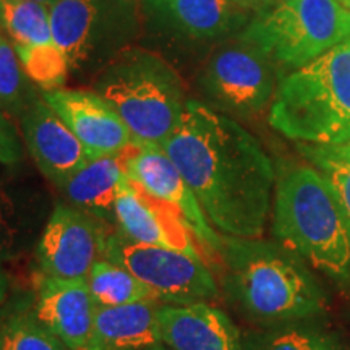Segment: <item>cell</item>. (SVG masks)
Instances as JSON below:
<instances>
[{
	"label": "cell",
	"instance_id": "6da1fadb",
	"mask_svg": "<svg viewBox=\"0 0 350 350\" xmlns=\"http://www.w3.org/2000/svg\"><path fill=\"white\" fill-rule=\"evenodd\" d=\"M163 148L219 234L262 237L275 170L250 131L208 104L188 99L177 129Z\"/></svg>",
	"mask_w": 350,
	"mask_h": 350
},
{
	"label": "cell",
	"instance_id": "7a4b0ae2",
	"mask_svg": "<svg viewBox=\"0 0 350 350\" xmlns=\"http://www.w3.org/2000/svg\"><path fill=\"white\" fill-rule=\"evenodd\" d=\"M216 258L227 300L261 327L326 313V292L310 265L278 240L221 234Z\"/></svg>",
	"mask_w": 350,
	"mask_h": 350
},
{
	"label": "cell",
	"instance_id": "3957f363",
	"mask_svg": "<svg viewBox=\"0 0 350 350\" xmlns=\"http://www.w3.org/2000/svg\"><path fill=\"white\" fill-rule=\"evenodd\" d=\"M274 239L332 279L350 274V227L334 188L318 169L291 164L274 187Z\"/></svg>",
	"mask_w": 350,
	"mask_h": 350
},
{
	"label": "cell",
	"instance_id": "277c9868",
	"mask_svg": "<svg viewBox=\"0 0 350 350\" xmlns=\"http://www.w3.org/2000/svg\"><path fill=\"white\" fill-rule=\"evenodd\" d=\"M93 91L116 109L138 146H164L188 103L177 70L137 46L126 47L96 73Z\"/></svg>",
	"mask_w": 350,
	"mask_h": 350
},
{
	"label": "cell",
	"instance_id": "5b68a950",
	"mask_svg": "<svg viewBox=\"0 0 350 350\" xmlns=\"http://www.w3.org/2000/svg\"><path fill=\"white\" fill-rule=\"evenodd\" d=\"M269 124L284 137L312 146L350 138V39L282 77Z\"/></svg>",
	"mask_w": 350,
	"mask_h": 350
},
{
	"label": "cell",
	"instance_id": "8992f818",
	"mask_svg": "<svg viewBox=\"0 0 350 350\" xmlns=\"http://www.w3.org/2000/svg\"><path fill=\"white\" fill-rule=\"evenodd\" d=\"M275 65L297 70L350 39V10L339 0H279L239 34Z\"/></svg>",
	"mask_w": 350,
	"mask_h": 350
},
{
	"label": "cell",
	"instance_id": "52a82bcc",
	"mask_svg": "<svg viewBox=\"0 0 350 350\" xmlns=\"http://www.w3.org/2000/svg\"><path fill=\"white\" fill-rule=\"evenodd\" d=\"M54 39L70 73H98L139 33L138 0H57L49 7Z\"/></svg>",
	"mask_w": 350,
	"mask_h": 350
},
{
	"label": "cell",
	"instance_id": "ba28073f",
	"mask_svg": "<svg viewBox=\"0 0 350 350\" xmlns=\"http://www.w3.org/2000/svg\"><path fill=\"white\" fill-rule=\"evenodd\" d=\"M104 258L129 269L165 305L209 304L219 297L216 279L200 256L133 242L116 229Z\"/></svg>",
	"mask_w": 350,
	"mask_h": 350
},
{
	"label": "cell",
	"instance_id": "9c48e42d",
	"mask_svg": "<svg viewBox=\"0 0 350 350\" xmlns=\"http://www.w3.org/2000/svg\"><path fill=\"white\" fill-rule=\"evenodd\" d=\"M275 67L266 52L237 36L209 55L200 85L214 106L230 113L252 116L265 111L274 99Z\"/></svg>",
	"mask_w": 350,
	"mask_h": 350
},
{
	"label": "cell",
	"instance_id": "30bf717a",
	"mask_svg": "<svg viewBox=\"0 0 350 350\" xmlns=\"http://www.w3.org/2000/svg\"><path fill=\"white\" fill-rule=\"evenodd\" d=\"M116 229L65 201L55 203L34 248L39 273L86 279L94 262L104 258L109 235Z\"/></svg>",
	"mask_w": 350,
	"mask_h": 350
},
{
	"label": "cell",
	"instance_id": "8fae6325",
	"mask_svg": "<svg viewBox=\"0 0 350 350\" xmlns=\"http://www.w3.org/2000/svg\"><path fill=\"white\" fill-rule=\"evenodd\" d=\"M0 26L39 90L64 88L70 68L54 39L49 7L33 0H0Z\"/></svg>",
	"mask_w": 350,
	"mask_h": 350
},
{
	"label": "cell",
	"instance_id": "7c38bea8",
	"mask_svg": "<svg viewBox=\"0 0 350 350\" xmlns=\"http://www.w3.org/2000/svg\"><path fill=\"white\" fill-rule=\"evenodd\" d=\"M126 178L148 195L177 209L200 247L209 256H216L221 234L208 222L193 191L163 146L135 144L126 159Z\"/></svg>",
	"mask_w": 350,
	"mask_h": 350
},
{
	"label": "cell",
	"instance_id": "4fadbf2b",
	"mask_svg": "<svg viewBox=\"0 0 350 350\" xmlns=\"http://www.w3.org/2000/svg\"><path fill=\"white\" fill-rule=\"evenodd\" d=\"M42 98L91 157L117 154L135 144L129 126L116 109L93 90L59 88L42 91Z\"/></svg>",
	"mask_w": 350,
	"mask_h": 350
},
{
	"label": "cell",
	"instance_id": "5bb4252c",
	"mask_svg": "<svg viewBox=\"0 0 350 350\" xmlns=\"http://www.w3.org/2000/svg\"><path fill=\"white\" fill-rule=\"evenodd\" d=\"M116 227L133 242L203 258L198 242L180 213L148 195L129 178L120 185L117 196Z\"/></svg>",
	"mask_w": 350,
	"mask_h": 350
},
{
	"label": "cell",
	"instance_id": "9a60e30c",
	"mask_svg": "<svg viewBox=\"0 0 350 350\" xmlns=\"http://www.w3.org/2000/svg\"><path fill=\"white\" fill-rule=\"evenodd\" d=\"M21 130L38 170L55 188L91 159L80 139L47 106L42 94L21 116Z\"/></svg>",
	"mask_w": 350,
	"mask_h": 350
},
{
	"label": "cell",
	"instance_id": "2e32d148",
	"mask_svg": "<svg viewBox=\"0 0 350 350\" xmlns=\"http://www.w3.org/2000/svg\"><path fill=\"white\" fill-rule=\"evenodd\" d=\"M34 314L72 350H85L93 329L96 304L86 279L39 275Z\"/></svg>",
	"mask_w": 350,
	"mask_h": 350
},
{
	"label": "cell",
	"instance_id": "e0dca14e",
	"mask_svg": "<svg viewBox=\"0 0 350 350\" xmlns=\"http://www.w3.org/2000/svg\"><path fill=\"white\" fill-rule=\"evenodd\" d=\"M163 342L169 350H243V332L221 308L206 301L159 308Z\"/></svg>",
	"mask_w": 350,
	"mask_h": 350
},
{
	"label": "cell",
	"instance_id": "ac0fdd59",
	"mask_svg": "<svg viewBox=\"0 0 350 350\" xmlns=\"http://www.w3.org/2000/svg\"><path fill=\"white\" fill-rule=\"evenodd\" d=\"M51 213L39 188L0 175V265L18 261L36 248Z\"/></svg>",
	"mask_w": 350,
	"mask_h": 350
},
{
	"label": "cell",
	"instance_id": "d6986e66",
	"mask_svg": "<svg viewBox=\"0 0 350 350\" xmlns=\"http://www.w3.org/2000/svg\"><path fill=\"white\" fill-rule=\"evenodd\" d=\"M163 301L148 299L119 306H96L93 329L85 350H159V308Z\"/></svg>",
	"mask_w": 350,
	"mask_h": 350
},
{
	"label": "cell",
	"instance_id": "ffe728a7",
	"mask_svg": "<svg viewBox=\"0 0 350 350\" xmlns=\"http://www.w3.org/2000/svg\"><path fill=\"white\" fill-rule=\"evenodd\" d=\"M135 144L117 154L91 157L57 190L65 203L116 227V204L126 180V159Z\"/></svg>",
	"mask_w": 350,
	"mask_h": 350
},
{
	"label": "cell",
	"instance_id": "44dd1931",
	"mask_svg": "<svg viewBox=\"0 0 350 350\" xmlns=\"http://www.w3.org/2000/svg\"><path fill=\"white\" fill-rule=\"evenodd\" d=\"M156 8L187 38L211 41L242 33L255 7L234 0H167Z\"/></svg>",
	"mask_w": 350,
	"mask_h": 350
},
{
	"label": "cell",
	"instance_id": "7402d4cb",
	"mask_svg": "<svg viewBox=\"0 0 350 350\" xmlns=\"http://www.w3.org/2000/svg\"><path fill=\"white\" fill-rule=\"evenodd\" d=\"M243 350H347V347L318 318L279 323L245 332Z\"/></svg>",
	"mask_w": 350,
	"mask_h": 350
},
{
	"label": "cell",
	"instance_id": "603a6c76",
	"mask_svg": "<svg viewBox=\"0 0 350 350\" xmlns=\"http://www.w3.org/2000/svg\"><path fill=\"white\" fill-rule=\"evenodd\" d=\"M86 281L96 306H119L156 299L150 288L129 269L106 258L94 262Z\"/></svg>",
	"mask_w": 350,
	"mask_h": 350
},
{
	"label": "cell",
	"instance_id": "cb8c5ba5",
	"mask_svg": "<svg viewBox=\"0 0 350 350\" xmlns=\"http://www.w3.org/2000/svg\"><path fill=\"white\" fill-rule=\"evenodd\" d=\"M0 350H72L47 329L34 314L33 306L21 305L2 313Z\"/></svg>",
	"mask_w": 350,
	"mask_h": 350
},
{
	"label": "cell",
	"instance_id": "d4e9b609",
	"mask_svg": "<svg viewBox=\"0 0 350 350\" xmlns=\"http://www.w3.org/2000/svg\"><path fill=\"white\" fill-rule=\"evenodd\" d=\"M15 47L0 29V111L20 117L38 98Z\"/></svg>",
	"mask_w": 350,
	"mask_h": 350
},
{
	"label": "cell",
	"instance_id": "484cf974",
	"mask_svg": "<svg viewBox=\"0 0 350 350\" xmlns=\"http://www.w3.org/2000/svg\"><path fill=\"white\" fill-rule=\"evenodd\" d=\"M319 172H321L334 188V193L338 196L342 211L347 217L350 227V163L345 161L325 159V157H310Z\"/></svg>",
	"mask_w": 350,
	"mask_h": 350
},
{
	"label": "cell",
	"instance_id": "4316f807",
	"mask_svg": "<svg viewBox=\"0 0 350 350\" xmlns=\"http://www.w3.org/2000/svg\"><path fill=\"white\" fill-rule=\"evenodd\" d=\"M23 159V144L18 131L0 111V165H15Z\"/></svg>",
	"mask_w": 350,
	"mask_h": 350
},
{
	"label": "cell",
	"instance_id": "83f0119b",
	"mask_svg": "<svg viewBox=\"0 0 350 350\" xmlns=\"http://www.w3.org/2000/svg\"><path fill=\"white\" fill-rule=\"evenodd\" d=\"M301 151L308 157H325V159L350 163V138L339 144H332V146H312V144H306V146H301Z\"/></svg>",
	"mask_w": 350,
	"mask_h": 350
},
{
	"label": "cell",
	"instance_id": "f1b7e54d",
	"mask_svg": "<svg viewBox=\"0 0 350 350\" xmlns=\"http://www.w3.org/2000/svg\"><path fill=\"white\" fill-rule=\"evenodd\" d=\"M8 291H10V279H8L7 273L3 271L2 265H0V312H2V308L7 304Z\"/></svg>",
	"mask_w": 350,
	"mask_h": 350
},
{
	"label": "cell",
	"instance_id": "f546056e",
	"mask_svg": "<svg viewBox=\"0 0 350 350\" xmlns=\"http://www.w3.org/2000/svg\"><path fill=\"white\" fill-rule=\"evenodd\" d=\"M234 2L243 3V5H250V7H255L256 3H260V2H266V0H234Z\"/></svg>",
	"mask_w": 350,
	"mask_h": 350
},
{
	"label": "cell",
	"instance_id": "4dcf8cb0",
	"mask_svg": "<svg viewBox=\"0 0 350 350\" xmlns=\"http://www.w3.org/2000/svg\"><path fill=\"white\" fill-rule=\"evenodd\" d=\"M143 2H148V3H151V5L157 7V5H161V3L167 2V0H143Z\"/></svg>",
	"mask_w": 350,
	"mask_h": 350
},
{
	"label": "cell",
	"instance_id": "1f68e13d",
	"mask_svg": "<svg viewBox=\"0 0 350 350\" xmlns=\"http://www.w3.org/2000/svg\"><path fill=\"white\" fill-rule=\"evenodd\" d=\"M33 2H38V3H42V5H47V7H51L52 3L57 2V0H33Z\"/></svg>",
	"mask_w": 350,
	"mask_h": 350
},
{
	"label": "cell",
	"instance_id": "d6a6232c",
	"mask_svg": "<svg viewBox=\"0 0 350 350\" xmlns=\"http://www.w3.org/2000/svg\"><path fill=\"white\" fill-rule=\"evenodd\" d=\"M339 2H342V3H344V5H345V7H347V8H349V10H350V0H339Z\"/></svg>",
	"mask_w": 350,
	"mask_h": 350
},
{
	"label": "cell",
	"instance_id": "836d02e7",
	"mask_svg": "<svg viewBox=\"0 0 350 350\" xmlns=\"http://www.w3.org/2000/svg\"><path fill=\"white\" fill-rule=\"evenodd\" d=\"M0 323H2V313H0Z\"/></svg>",
	"mask_w": 350,
	"mask_h": 350
},
{
	"label": "cell",
	"instance_id": "e575fe53",
	"mask_svg": "<svg viewBox=\"0 0 350 350\" xmlns=\"http://www.w3.org/2000/svg\"><path fill=\"white\" fill-rule=\"evenodd\" d=\"M159 350H169L167 347H163V349H159Z\"/></svg>",
	"mask_w": 350,
	"mask_h": 350
}]
</instances>
